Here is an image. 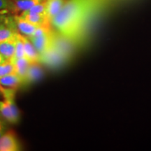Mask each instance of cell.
I'll return each mask as SVG.
<instances>
[{
  "mask_svg": "<svg viewBox=\"0 0 151 151\" xmlns=\"http://www.w3.org/2000/svg\"><path fill=\"white\" fill-rule=\"evenodd\" d=\"M99 3L100 0H68L52 20V25L57 31L76 41Z\"/></svg>",
  "mask_w": 151,
  "mask_h": 151,
  "instance_id": "cell-1",
  "label": "cell"
},
{
  "mask_svg": "<svg viewBox=\"0 0 151 151\" xmlns=\"http://www.w3.org/2000/svg\"><path fill=\"white\" fill-rule=\"evenodd\" d=\"M69 60L52 46L40 55V62L50 69H59L64 67Z\"/></svg>",
  "mask_w": 151,
  "mask_h": 151,
  "instance_id": "cell-2",
  "label": "cell"
},
{
  "mask_svg": "<svg viewBox=\"0 0 151 151\" xmlns=\"http://www.w3.org/2000/svg\"><path fill=\"white\" fill-rule=\"evenodd\" d=\"M76 41L66 37L59 32H54L52 46L65 55L70 61L74 54Z\"/></svg>",
  "mask_w": 151,
  "mask_h": 151,
  "instance_id": "cell-3",
  "label": "cell"
},
{
  "mask_svg": "<svg viewBox=\"0 0 151 151\" xmlns=\"http://www.w3.org/2000/svg\"><path fill=\"white\" fill-rule=\"evenodd\" d=\"M15 99L0 101V114L8 123L16 124L20 120V111L15 103Z\"/></svg>",
  "mask_w": 151,
  "mask_h": 151,
  "instance_id": "cell-4",
  "label": "cell"
},
{
  "mask_svg": "<svg viewBox=\"0 0 151 151\" xmlns=\"http://www.w3.org/2000/svg\"><path fill=\"white\" fill-rule=\"evenodd\" d=\"M54 32L55 31H53L52 29H50L48 31H47L46 32L43 34V35L37 36V37L31 36V37H27L32 42L37 51L41 55L45 51H46L52 46Z\"/></svg>",
  "mask_w": 151,
  "mask_h": 151,
  "instance_id": "cell-5",
  "label": "cell"
},
{
  "mask_svg": "<svg viewBox=\"0 0 151 151\" xmlns=\"http://www.w3.org/2000/svg\"><path fill=\"white\" fill-rule=\"evenodd\" d=\"M20 150V145L16 133L13 130H7L0 138V151H19Z\"/></svg>",
  "mask_w": 151,
  "mask_h": 151,
  "instance_id": "cell-6",
  "label": "cell"
},
{
  "mask_svg": "<svg viewBox=\"0 0 151 151\" xmlns=\"http://www.w3.org/2000/svg\"><path fill=\"white\" fill-rule=\"evenodd\" d=\"M44 75L42 64L40 62L30 63L27 75L24 79L23 86H29L37 82L43 78Z\"/></svg>",
  "mask_w": 151,
  "mask_h": 151,
  "instance_id": "cell-7",
  "label": "cell"
},
{
  "mask_svg": "<svg viewBox=\"0 0 151 151\" xmlns=\"http://www.w3.org/2000/svg\"><path fill=\"white\" fill-rule=\"evenodd\" d=\"M14 21L18 32L26 37H31L39 26L34 24L25 20L20 15H14Z\"/></svg>",
  "mask_w": 151,
  "mask_h": 151,
  "instance_id": "cell-8",
  "label": "cell"
},
{
  "mask_svg": "<svg viewBox=\"0 0 151 151\" xmlns=\"http://www.w3.org/2000/svg\"><path fill=\"white\" fill-rule=\"evenodd\" d=\"M43 1V0H10L11 6L9 12L14 15L21 14L22 12Z\"/></svg>",
  "mask_w": 151,
  "mask_h": 151,
  "instance_id": "cell-9",
  "label": "cell"
},
{
  "mask_svg": "<svg viewBox=\"0 0 151 151\" xmlns=\"http://www.w3.org/2000/svg\"><path fill=\"white\" fill-rule=\"evenodd\" d=\"M22 39L24 43V58L30 63L40 62V54L37 51L32 42L29 38L23 35H22Z\"/></svg>",
  "mask_w": 151,
  "mask_h": 151,
  "instance_id": "cell-10",
  "label": "cell"
},
{
  "mask_svg": "<svg viewBox=\"0 0 151 151\" xmlns=\"http://www.w3.org/2000/svg\"><path fill=\"white\" fill-rule=\"evenodd\" d=\"M22 86V79L16 73H11L0 78V86L3 88L17 90Z\"/></svg>",
  "mask_w": 151,
  "mask_h": 151,
  "instance_id": "cell-11",
  "label": "cell"
},
{
  "mask_svg": "<svg viewBox=\"0 0 151 151\" xmlns=\"http://www.w3.org/2000/svg\"><path fill=\"white\" fill-rule=\"evenodd\" d=\"M65 2V0H47L46 15L51 23L53 18L62 10Z\"/></svg>",
  "mask_w": 151,
  "mask_h": 151,
  "instance_id": "cell-12",
  "label": "cell"
},
{
  "mask_svg": "<svg viewBox=\"0 0 151 151\" xmlns=\"http://www.w3.org/2000/svg\"><path fill=\"white\" fill-rule=\"evenodd\" d=\"M16 39H16L0 43V54L4 60H12L14 58L16 48Z\"/></svg>",
  "mask_w": 151,
  "mask_h": 151,
  "instance_id": "cell-13",
  "label": "cell"
},
{
  "mask_svg": "<svg viewBox=\"0 0 151 151\" xmlns=\"http://www.w3.org/2000/svg\"><path fill=\"white\" fill-rule=\"evenodd\" d=\"M11 60H12L13 63L14 65L16 73L22 79V86H23L24 81L25 79L26 75H27L30 62L24 57L20 58H17V59L14 58V59H12Z\"/></svg>",
  "mask_w": 151,
  "mask_h": 151,
  "instance_id": "cell-14",
  "label": "cell"
},
{
  "mask_svg": "<svg viewBox=\"0 0 151 151\" xmlns=\"http://www.w3.org/2000/svg\"><path fill=\"white\" fill-rule=\"evenodd\" d=\"M27 21L37 26H51V22L48 20L46 14H21L20 15Z\"/></svg>",
  "mask_w": 151,
  "mask_h": 151,
  "instance_id": "cell-15",
  "label": "cell"
},
{
  "mask_svg": "<svg viewBox=\"0 0 151 151\" xmlns=\"http://www.w3.org/2000/svg\"><path fill=\"white\" fill-rule=\"evenodd\" d=\"M13 73H16V69L12 60H5L0 65V78Z\"/></svg>",
  "mask_w": 151,
  "mask_h": 151,
  "instance_id": "cell-16",
  "label": "cell"
},
{
  "mask_svg": "<svg viewBox=\"0 0 151 151\" xmlns=\"http://www.w3.org/2000/svg\"><path fill=\"white\" fill-rule=\"evenodd\" d=\"M47 0H43L42 2L37 4L22 14H46Z\"/></svg>",
  "mask_w": 151,
  "mask_h": 151,
  "instance_id": "cell-17",
  "label": "cell"
},
{
  "mask_svg": "<svg viewBox=\"0 0 151 151\" xmlns=\"http://www.w3.org/2000/svg\"><path fill=\"white\" fill-rule=\"evenodd\" d=\"M24 57V43L22 39V34L18 33L16 39V52H15V59L20 58ZM13 58V59H14Z\"/></svg>",
  "mask_w": 151,
  "mask_h": 151,
  "instance_id": "cell-18",
  "label": "cell"
},
{
  "mask_svg": "<svg viewBox=\"0 0 151 151\" xmlns=\"http://www.w3.org/2000/svg\"><path fill=\"white\" fill-rule=\"evenodd\" d=\"M10 0H0V11L9 12L11 9Z\"/></svg>",
  "mask_w": 151,
  "mask_h": 151,
  "instance_id": "cell-19",
  "label": "cell"
},
{
  "mask_svg": "<svg viewBox=\"0 0 151 151\" xmlns=\"http://www.w3.org/2000/svg\"><path fill=\"white\" fill-rule=\"evenodd\" d=\"M7 122L0 114V138L7 132Z\"/></svg>",
  "mask_w": 151,
  "mask_h": 151,
  "instance_id": "cell-20",
  "label": "cell"
},
{
  "mask_svg": "<svg viewBox=\"0 0 151 151\" xmlns=\"http://www.w3.org/2000/svg\"><path fill=\"white\" fill-rule=\"evenodd\" d=\"M5 13L6 12H3V11H0V24L4 22V19L6 18V15H5Z\"/></svg>",
  "mask_w": 151,
  "mask_h": 151,
  "instance_id": "cell-21",
  "label": "cell"
},
{
  "mask_svg": "<svg viewBox=\"0 0 151 151\" xmlns=\"http://www.w3.org/2000/svg\"><path fill=\"white\" fill-rule=\"evenodd\" d=\"M4 60H5L4 58L3 57H2V55H1L0 54V65H1V64L2 63V62L4 61Z\"/></svg>",
  "mask_w": 151,
  "mask_h": 151,
  "instance_id": "cell-22",
  "label": "cell"
}]
</instances>
